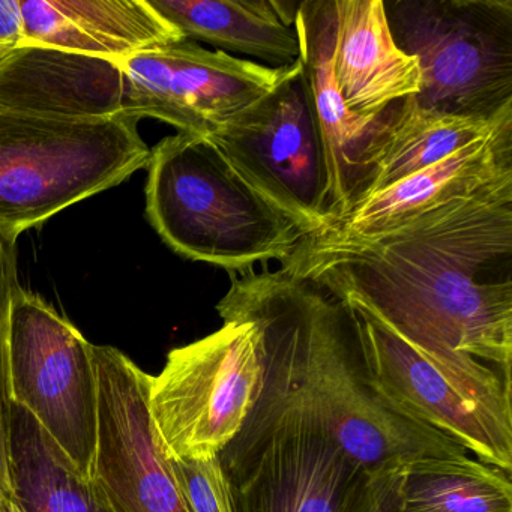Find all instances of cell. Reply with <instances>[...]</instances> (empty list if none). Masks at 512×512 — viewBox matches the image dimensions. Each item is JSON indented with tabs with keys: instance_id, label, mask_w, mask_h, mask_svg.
<instances>
[{
	"instance_id": "obj_1",
	"label": "cell",
	"mask_w": 512,
	"mask_h": 512,
	"mask_svg": "<svg viewBox=\"0 0 512 512\" xmlns=\"http://www.w3.org/2000/svg\"><path fill=\"white\" fill-rule=\"evenodd\" d=\"M281 268L361 302L449 379L512 413V179L374 235L307 236Z\"/></svg>"
},
{
	"instance_id": "obj_2",
	"label": "cell",
	"mask_w": 512,
	"mask_h": 512,
	"mask_svg": "<svg viewBox=\"0 0 512 512\" xmlns=\"http://www.w3.org/2000/svg\"><path fill=\"white\" fill-rule=\"evenodd\" d=\"M230 281L218 314H242L262 326L266 370L259 400L307 410L365 470L470 455L439 431L398 415L376 394L362 359L358 317L346 302L283 268L265 265Z\"/></svg>"
},
{
	"instance_id": "obj_3",
	"label": "cell",
	"mask_w": 512,
	"mask_h": 512,
	"mask_svg": "<svg viewBox=\"0 0 512 512\" xmlns=\"http://www.w3.org/2000/svg\"><path fill=\"white\" fill-rule=\"evenodd\" d=\"M146 214L185 259L241 275L292 256L304 233L242 181L209 137L179 133L154 149Z\"/></svg>"
},
{
	"instance_id": "obj_4",
	"label": "cell",
	"mask_w": 512,
	"mask_h": 512,
	"mask_svg": "<svg viewBox=\"0 0 512 512\" xmlns=\"http://www.w3.org/2000/svg\"><path fill=\"white\" fill-rule=\"evenodd\" d=\"M139 119L0 112V232L20 233L146 169Z\"/></svg>"
},
{
	"instance_id": "obj_5",
	"label": "cell",
	"mask_w": 512,
	"mask_h": 512,
	"mask_svg": "<svg viewBox=\"0 0 512 512\" xmlns=\"http://www.w3.org/2000/svg\"><path fill=\"white\" fill-rule=\"evenodd\" d=\"M394 43L416 59L425 109L497 121L512 115V0L385 2Z\"/></svg>"
},
{
	"instance_id": "obj_6",
	"label": "cell",
	"mask_w": 512,
	"mask_h": 512,
	"mask_svg": "<svg viewBox=\"0 0 512 512\" xmlns=\"http://www.w3.org/2000/svg\"><path fill=\"white\" fill-rule=\"evenodd\" d=\"M223 326L176 347L149 383V412L167 455L203 460L236 439L265 385V340L257 320L221 313Z\"/></svg>"
},
{
	"instance_id": "obj_7",
	"label": "cell",
	"mask_w": 512,
	"mask_h": 512,
	"mask_svg": "<svg viewBox=\"0 0 512 512\" xmlns=\"http://www.w3.org/2000/svg\"><path fill=\"white\" fill-rule=\"evenodd\" d=\"M221 463L236 512H341L367 470L289 401L257 400Z\"/></svg>"
},
{
	"instance_id": "obj_8",
	"label": "cell",
	"mask_w": 512,
	"mask_h": 512,
	"mask_svg": "<svg viewBox=\"0 0 512 512\" xmlns=\"http://www.w3.org/2000/svg\"><path fill=\"white\" fill-rule=\"evenodd\" d=\"M209 139L242 181L305 238L332 226L325 149L301 61Z\"/></svg>"
},
{
	"instance_id": "obj_9",
	"label": "cell",
	"mask_w": 512,
	"mask_h": 512,
	"mask_svg": "<svg viewBox=\"0 0 512 512\" xmlns=\"http://www.w3.org/2000/svg\"><path fill=\"white\" fill-rule=\"evenodd\" d=\"M11 403L26 407L92 476L98 430L94 344L37 293L20 290L8 331Z\"/></svg>"
},
{
	"instance_id": "obj_10",
	"label": "cell",
	"mask_w": 512,
	"mask_h": 512,
	"mask_svg": "<svg viewBox=\"0 0 512 512\" xmlns=\"http://www.w3.org/2000/svg\"><path fill=\"white\" fill-rule=\"evenodd\" d=\"M121 65L125 115L205 137L274 91L292 67H266L188 40L137 53Z\"/></svg>"
},
{
	"instance_id": "obj_11",
	"label": "cell",
	"mask_w": 512,
	"mask_h": 512,
	"mask_svg": "<svg viewBox=\"0 0 512 512\" xmlns=\"http://www.w3.org/2000/svg\"><path fill=\"white\" fill-rule=\"evenodd\" d=\"M341 301L358 317L362 359L376 394L403 418L439 431L482 463L512 475V413L449 379L361 302Z\"/></svg>"
},
{
	"instance_id": "obj_12",
	"label": "cell",
	"mask_w": 512,
	"mask_h": 512,
	"mask_svg": "<svg viewBox=\"0 0 512 512\" xmlns=\"http://www.w3.org/2000/svg\"><path fill=\"white\" fill-rule=\"evenodd\" d=\"M98 430L92 478L115 512H193L149 412V383L133 359L94 346Z\"/></svg>"
},
{
	"instance_id": "obj_13",
	"label": "cell",
	"mask_w": 512,
	"mask_h": 512,
	"mask_svg": "<svg viewBox=\"0 0 512 512\" xmlns=\"http://www.w3.org/2000/svg\"><path fill=\"white\" fill-rule=\"evenodd\" d=\"M295 23L301 43L302 68L325 149L328 206L334 226L361 199L370 185L374 140L388 121L395 104L374 121L358 118L347 109L332 74V0L301 2Z\"/></svg>"
},
{
	"instance_id": "obj_14",
	"label": "cell",
	"mask_w": 512,
	"mask_h": 512,
	"mask_svg": "<svg viewBox=\"0 0 512 512\" xmlns=\"http://www.w3.org/2000/svg\"><path fill=\"white\" fill-rule=\"evenodd\" d=\"M121 62L26 44L0 61V112L62 119L124 113Z\"/></svg>"
},
{
	"instance_id": "obj_15",
	"label": "cell",
	"mask_w": 512,
	"mask_h": 512,
	"mask_svg": "<svg viewBox=\"0 0 512 512\" xmlns=\"http://www.w3.org/2000/svg\"><path fill=\"white\" fill-rule=\"evenodd\" d=\"M512 179V119L445 160L355 203L331 229L374 235Z\"/></svg>"
},
{
	"instance_id": "obj_16",
	"label": "cell",
	"mask_w": 512,
	"mask_h": 512,
	"mask_svg": "<svg viewBox=\"0 0 512 512\" xmlns=\"http://www.w3.org/2000/svg\"><path fill=\"white\" fill-rule=\"evenodd\" d=\"M332 2V74L347 109L374 121L394 104L418 95L421 70L394 43L383 0Z\"/></svg>"
},
{
	"instance_id": "obj_17",
	"label": "cell",
	"mask_w": 512,
	"mask_h": 512,
	"mask_svg": "<svg viewBox=\"0 0 512 512\" xmlns=\"http://www.w3.org/2000/svg\"><path fill=\"white\" fill-rule=\"evenodd\" d=\"M26 44L124 61L185 38L148 0H20Z\"/></svg>"
},
{
	"instance_id": "obj_18",
	"label": "cell",
	"mask_w": 512,
	"mask_h": 512,
	"mask_svg": "<svg viewBox=\"0 0 512 512\" xmlns=\"http://www.w3.org/2000/svg\"><path fill=\"white\" fill-rule=\"evenodd\" d=\"M149 7L188 41L220 52L289 67L301 61L299 4L277 0H148Z\"/></svg>"
},
{
	"instance_id": "obj_19",
	"label": "cell",
	"mask_w": 512,
	"mask_h": 512,
	"mask_svg": "<svg viewBox=\"0 0 512 512\" xmlns=\"http://www.w3.org/2000/svg\"><path fill=\"white\" fill-rule=\"evenodd\" d=\"M11 493L23 512H115L91 475L20 404L11 403Z\"/></svg>"
},
{
	"instance_id": "obj_20",
	"label": "cell",
	"mask_w": 512,
	"mask_h": 512,
	"mask_svg": "<svg viewBox=\"0 0 512 512\" xmlns=\"http://www.w3.org/2000/svg\"><path fill=\"white\" fill-rule=\"evenodd\" d=\"M509 119L512 115L497 121L460 118L425 109L413 97L400 101L374 140L373 178L358 202L484 139Z\"/></svg>"
},
{
	"instance_id": "obj_21",
	"label": "cell",
	"mask_w": 512,
	"mask_h": 512,
	"mask_svg": "<svg viewBox=\"0 0 512 512\" xmlns=\"http://www.w3.org/2000/svg\"><path fill=\"white\" fill-rule=\"evenodd\" d=\"M397 512H512L511 473L472 455L409 461Z\"/></svg>"
},
{
	"instance_id": "obj_22",
	"label": "cell",
	"mask_w": 512,
	"mask_h": 512,
	"mask_svg": "<svg viewBox=\"0 0 512 512\" xmlns=\"http://www.w3.org/2000/svg\"><path fill=\"white\" fill-rule=\"evenodd\" d=\"M19 256L17 239L0 232V497L11 493L8 470V433H10V385H8V331L11 308L19 295Z\"/></svg>"
},
{
	"instance_id": "obj_23",
	"label": "cell",
	"mask_w": 512,
	"mask_h": 512,
	"mask_svg": "<svg viewBox=\"0 0 512 512\" xmlns=\"http://www.w3.org/2000/svg\"><path fill=\"white\" fill-rule=\"evenodd\" d=\"M182 493L193 512H236L232 482L221 455L203 460H182L169 455Z\"/></svg>"
},
{
	"instance_id": "obj_24",
	"label": "cell",
	"mask_w": 512,
	"mask_h": 512,
	"mask_svg": "<svg viewBox=\"0 0 512 512\" xmlns=\"http://www.w3.org/2000/svg\"><path fill=\"white\" fill-rule=\"evenodd\" d=\"M404 466L406 463L367 470L341 512H397Z\"/></svg>"
},
{
	"instance_id": "obj_25",
	"label": "cell",
	"mask_w": 512,
	"mask_h": 512,
	"mask_svg": "<svg viewBox=\"0 0 512 512\" xmlns=\"http://www.w3.org/2000/svg\"><path fill=\"white\" fill-rule=\"evenodd\" d=\"M26 46L20 0H0V61Z\"/></svg>"
},
{
	"instance_id": "obj_26",
	"label": "cell",
	"mask_w": 512,
	"mask_h": 512,
	"mask_svg": "<svg viewBox=\"0 0 512 512\" xmlns=\"http://www.w3.org/2000/svg\"><path fill=\"white\" fill-rule=\"evenodd\" d=\"M0 512H23L13 496L0 499Z\"/></svg>"
}]
</instances>
